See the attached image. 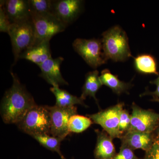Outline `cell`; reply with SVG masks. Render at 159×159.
<instances>
[{"instance_id": "6da1fadb", "label": "cell", "mask_w": 159, "mask_h": 159, "mask_svg": "<svg viewBox=\"0 0 159 159\" xmlns=\"http://www.w3.org/2000/svg\"><path fill=\"white\" fill-rule=\"evenodd\" d=\"M13 83L5 93L1 105V114L6 124H17L31 108L36 106L33 97L20 82L17 75L11 72Z\"/></svg>"}, {"instance_id": "7a4b0ae2", "label": "cell", "mask_w": 159, "mask_h": 159, "mask_svg": "<svg viewBox=\"0 0 159 159\" xmlns=\"http://www.w3.org/2000/svg\"><path fill=\"white\" fill-rule=\"evenodd\" d=\"M102 36V53L106 61H123L131 56L128 37L119 26L111 28L103 32Z\"/></svg>"}, {"instance_id": "3957f363", "label": "cell", "mask_w": 159, "mask_h": 159, "mask_svg": "<svg viewBox=\"0 0 159 159\" xmlns=\"http://www.w3.org/2000/svg\"><path fill=\"white\" fill-rule=\"evenodd\" d=\"M16 125L20 130L31 136L51 134V116L46 106L37 105L31 108Z\"/></svg>"}, {"instance_id": "277c9868", "label": "cell", "mask_w": 159, "mask_h": 159, "mask_svg": "<svg viewBox=\"0 0 159 159\" xmlns=\"http://www.w3.org/2000/svg\"><path fill=\"white\" fill-rule=\"evenodd\" d=\"M8 34L11 39L15 64L20 54L35 43V32L31 20L11 24Z\"/></svg>"}, {"instance_id": "5b68a950", "label": "cell", "mask_w": 159, "mask_h": 159, "mask_svg": "<svg viewBox=\"0 0 159 159\" xmlns=\"http://www.w3.org/2000/svg\"><path fill=\"white\" fill-rule=\"evenodd\" d=\"M31 21L35 32L34 45L50 41L54 35L64 31L67 27L52 13L32 15Z\"/></svg>"}, {"instance_id": "8992f818", "label": "cell", "mask_w": 159, "mask_h": 159, "mask_svg": "<svg viewBox=\"0 0 159 159\" xmlns=\"http://www.w3.org/2000/svg\"><path fill=\"white\" fill-rule=\"evenodd\" d=\"M124 106L123 102H119L97 113L88 115L87 116L93 123L100 125L112 140L120 139L122 135L119 130V118Z\"/></svg>"}, {"instance_id": "52a82bcc", "label": "cell", "mask_w": 159, "mask_h": 159, "mask_svg": "<svg viewBox=\"0 0 159 159\" xmlns=\"http://www.w3.org/2000/svg\"><path fill=\"white\" fill-rule=\"evenodd\" d=\"M73 48L92 67H97L105 63L102 51V42L99 39H77L73 43Z\"/></svg>"}, {"instance_id": "ba28073f", "label": "cell", "mask_w": 159, "mask_h": 159, "mask_svg": "<svg viewBox=\"0 0 159 159\" xmlns=\"http://www.w3.org/2000/svg\"><path fill=\"white\" fill-rule=\"evenodd\" d=\"M46 107L51 116V134L65 139L70 134L68 127L69 119L77 114V107H61L55 105L51 107L46 106Z\"/></svg>"}, {"instance_id": "9c48e42d", "label": "cell", "mask_w": 159, "mask_h": 159, "mask_svg": "<svg viewBox=\"0 0 159 159\" xmlns=\"http://www.w3.org/2000/svg\"><path fill=\"white\" fill-rule=\"evenodd\" d=\"M131 108V125L129 130L154 133L159 125V114L150 110L143 109L134 102H133Z\"/></svg>"}, {"instance_id": "30bf717a", "label": "cell", "mask_w": 159, "mask_h": 159, "mask_svg": "<svg viewBox=\"0 0 159 159\" xmlns=\"http://www.w3.org/2000/svg\"><path fill=\"white\" fill-rule=\"evenodd\" d=\"M82 1L59 0L52 2V13L66 26L76 19L81 11Z\"/></svg>"}, {"instance_id": "8fae6325", "label": "cell", "mask_w": 159, "mask_h": 159, "mask_svg": "<svg viewBox=\"0 0 159 159\" xmlns=\"http://www.w3.org/2000/svg\"><path fill=\"white\" fill-rule=\"evenodd\" d=\"M63 61L64 58L61 57L49 58L39 66L41 71L40 76L53 86L68 85L60 71V66Z\"/></svg>"}, {"instance_id": "7c38bea8", "label": "cell", "mask_w": 159, "mask_h": 159, "mask_svg": "<svg viewBox=\"0 0 159 159\" xmlns=\"http://www.w3.org/2000/svg\"><path fill=\"white\" fill-rule=\"evenodd\" d=\"M2 2L11 24L31 20L29 0H7Z\"/></svg>"}, {"instance_id": "4fadbf2b", "label": "cell", "mask_w": 159, "mask_h": 159, "mask_svg": "<svg viewBox=\"0 0 159 159\" xmlns=\"http://www.w3.org/2000/svg\"><path fill=\"white\" fill-rule=\"evenodd\" d=\"M154 133L142 132L135 130H129L120 138L122 145L132 149H141L145 152L149 150L154 140Z\"/></svg>"}, {"instance_id": "5bb4252c", "label": "cell", "mask_w": 159, "mask_h": 159, "mask_svg": "<svg viewBox=\"0 0 159 159\" xmlns=\"http://www.w3.org/2000/svg\"><path fill=\"white\" fill-rule=\"evenodd\" d=\"M97 135V142L94 151L97 159H112L116 154V148L108 134L104 130H95Z\"/></svg>"}, {"instance_id": "9a60e30c", "label": "cell", "mask_w": 159, "mask_h": 159, "mask_svg": "<svg viewBox=\"0 0 159 159\" xmlns=\"http://www.w3.org/2000/svg\"><path fill=\"white\" fill-rule=\"evenodd\" d=\"M50 41H44L33 46L23 52L19 59H25L39 66L51 58Z\"/></svg>"}, {"instance_id": "2e32d148", "label": "cell", "mask_w": 159, "mask_h": 159, "mask_svg": "<svg viewBox=\"0 0 159 159\" xmlns=\"http://www.w3.org/2000/svg\"><path fill=\"white\" fill-rule=\"evenodd\" d=\"M102 84L99 76V72L95 70L89 72L86 75L85 82L83 86L82 94L80 98L84 100L87 97H93L98 104L96 95Z\"/></svg>"}, {"instance_id": "e0dca14e", "label": "cell", "mask_w": 159, "mask_h": 159, "mask_svg": "<svg viewBox=\"0 0 159 159\" xmlns=\"http://www.w3.org/2000/svg\"><path fill=\"white\" fill-rule=\"evenodd\" d=\"M99 78L102 85L108 87L118 95L122 93H127L132 86L130 83H125L120 80L118 76L112 74L107 69L102 71Z\"/></svg>"}, {"instance_id": "ac0fdd59", "label": "cell", "mask_w": 159, "mask_h": 159, "mask_svg": "<svg viewBox=\"0 0 159 159\" xmlns=\"http://www.w3.org/2000/svg\"><path fill=\"white\" fill-rule=\"evenodd\" d=\"M50 90L56 98L55 105L61 107H70L75 105L79 104L88 107L80 97L74 96L65 90L61 89L58 86H53Z\"/></svg>"}, {"instance_id": "d6986e66", "label": "cell", "mask_w": 159, "mask_h": 159, "mask_svg": "<svg viewBox=\"0 0 159 159\" xmlns=\"http://www.w3.org/2000/svg\"><path fill=\"white\" fill-rule=\"evenodd\" d=\"M134 65L136 69L140 73L159 75L155 60L151 55L144 54L139 55L134 58Z\"/></svg>"}, {"instance_id": "ffe728a7", "label": "cell", "mask_w": 159, "mask_h": 159, "mask_svg": "<svg viewBox=\"0 0 159 159\" xmlns=\"http://www.w3.org/2000/svg\"><path fill=\"white\" fill-rule=\"evenodd\" d=\"M31 137L36 140L42 146L49 150L57 152L61 159H65L60 150L61 143L64 139L53 136H51L50 135L46 134L33 135Z\"/></svg>"}, {"instance_id": "44dd1931", "label": "cell", "mask_w": 159, "mask_h": 159, "mask_svg": "<svg viewBox=\"0 0 159 159\" xmlns=\"http://www.w3.org/2000/svg\"><path fill=\"white\" fill-rule=\"evenodd\" d=\"M93 123L89 117L76 114L69 119L68 125L69 132L70 133H81L88 129Z\"/></svg>"}, {"instance_id": "7402d4cb", "label": "cell", "mask_w": 159, "mask_h": 159, "mask_svg": "<svg viewBox=\"0 0 159 159\" xmlns=\"http://www.w3.org/2000/svg\"><path fill=\"white\" fill-rule=\"evenodd\" d=\"M52 2L50 0H29L31 16L52 13Z\"/></svg>"}, {"instance_id": "603a6c76", "label": "cell", "mask_w": 159, "mask_h": 159, "mask_svg": "<svg viewBox=\"0 0 159 159\" xmlns=\"http://www.w3.org/2000/svg\"><path fill=\"white\" fill-rule=\"evenodd\" d=\"M131 119V117L128 111L123 109L120 113L119 123V130L122 136L130 129Z\"/></svg>"}, {"instance_id": "cb8c5ba5", "label": "cell", "mask_w": 159, "mask_h": 159, "mask_svg": "<svg viewBox=\"0 0 159 159\" xmlns=\"http://www.w3.org/2000/svg\"><path fill=\"white\" fill-rule=\"evenodd\" d=\"M0 6V31L8 33L11 23L5 11L2 1Z\"/></svg>"}, {"instance_id": "d4e9b609", "label": "cell", "mask_w": 159, "mask_h": 159, "mask_svg": "<svg viewBox=\"0 0 159 159\" xmlns=\"http://www.w3.org/2000/svg\"><path fill=\"white\" fill-rule=\"evenodd\" d=\"M112 159H141L135 155L134 150L125 145H121L119 153Z\"/></svg>"}, {"instance_id": "484cf974", "label": "cell", "mask_w": 159, "mask_h": 159, "mask_svg": "<svg viewBox=\"0 0 159 159\" xmlns=\"http://www.w3.org/2000/svg\"><path fill=\"white\" fill-rule=\"evenodd\" d=\"M143 159H159V136L155 134L152 145L149 150L145 152Z\"/></svg>"}, {"instance_id": "4316f807", "label": "cell", "mask_w": 159, "mask_h": 159, "mask_svg": "<svg viewBox=\"0 0 159 159\" xmlns=\"http://www.w3.org/2000/svg\"><path fill=\"white\" fill-rule=\"evenodd\" d=\"M151 83L155 84L157 86L156 89L154 92H151L146 90L145 93L142 94L141 96H144L145 95H151L152 96L153 99H159V77L153 81H151Z\"/></svg>"}, {"instance_id": "83f0119b", "label": "cell", "mask_w": 159, "mask_h": 159, "mask_svg": "<svg viewBox=\"0 0 159 159\" xmlns=\"http://www.w3.org/2000/svg\"><path fill=\"white\" fill-rule=\"evenodd\" d=\"M154 134H155L156 135H157L159 136V125L157 128L156 130L155 131Z\"/></svg>"}, {"instance_id": "f1b7e54d", "label": "cell", "mask_w": 159, "mask_h": 159, "mask_svg": "<svg viewBox=\"0 0 159 159\" xmlns=\"http://www.w3.org/2000/svg\"><path fill=\"white\" fill-rule=\"evenodd\" d=\"M152 101H156V102H159V99H153Z\"/></svg>"}, {"instance_id": "f546056e", "label": "cell", "mask_w": 159, "mask_h": 159, "mask_svg": "<svg viewBox=\"0 0 159 159\" xmlns=\"http://www.w3.org/2000/svg\"></svg>"}]
</instances>
